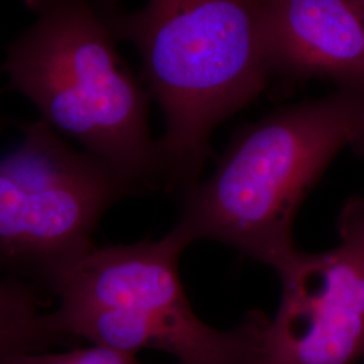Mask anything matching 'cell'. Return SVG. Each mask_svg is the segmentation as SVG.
<instances>
[{"mask_svg": "<svg viewBox=\"0 0 364 364\" xmlns=\"http://www.w3.org/2000/svg\"><path fill=\"white\" fill-rule=\"evenodd\" d=\"M96 1L115 38L141 57L146 88L165 119L164 185L185 192L198 182L213 130L251 103L275 70L267 0H147L132 13L117 0Z\"/></svg>", "mask_w": 364, "mask_h": 364, "instance_id": "6da1fadb", "label": "cell"}, {"mask_svg": "<svg viewBox=\"0 0 364 364\" xmlns=\"http://www.w3.org/2000/svg\"><path fill=\"white\" fill-rule=\"evenodd\" d=\"M364 134L353 92L291 105L242 131L216 169L182 195L174 228L189 246L218 242L277 272L299 248L293 227L338 153Z\"/></svg>", "mask_w": 364, "mask_h": 364, "instance_id": "7a4b0ae2", "label": "cell"}, {"mask_svg": "<svg viewBox=\"0 0 364 364\" xmlns=\"http://www.w3.org/2000/svg\"><path fill=\"white\" fill-rule=\"evenodd\" d=\"M34 23L1 70L42 120L144 189L165 183L147 123L149 91L117 52L96 0H23Z\"/></svg>", "mask_w": 364, "mask_h": 364, "instance_id": "3957f363", "label": "cell"}, {"mask_svg": "<svg viewBox=\"0 0 364 364\" xmlns=\"http://www.w3.org/2000/svg\"><path fill=\"white\" fill-rule=\"evenodd\" d=\"M188 247L174 227L156 240L96 246L55 289L50 326L70 341L134 355L156 350L177 364H257L267 317L250 313L230 329L204 323L180 278Z\"/></svg>", "mask_w": 364, "mask_h": 364, "instance_id": "277c9868", "label": "cell"}, {"mask_svg": "<svg viewBox=\"0 0 364 364\" xmlns=\"http://www.w3.org/2000/svg\"><path fill=\"white\" fill-rule=\"evenodd\" d=\"M19 129L21 142L0 158V277L53 296L96 247L105 212L144 189L42 119Z\"/></svg>", "mask_w": 364, "mask_h": 364, "instance_id": "5b68a950", "label": "cell"}, {"mask_svg": "<svg viewBox=\"0 0 364 364\" xmlns=\"http://www.w3.org/2000/svg\"><path fill=\"white\" fill-rule=\"evenodd\" d=\"M338 245L297 251L275 273L281 299L257 364H356L364 358V196L343 208Z\"/></svg>", "mask_w": 364, "mask_h": 364, "instance_id": "8992f818", "label": "cell"}, {"mask_svg": "<svg viewBox=\"0 0 364 364\" xmlns=\"http://www.w3.org/2000/svg\"><path fill=\"white\" fill-rule=\"evenodd\" d=\"M275 69L364 82V27L350 0H267Z\"/></svg>", "mask_w": 364, "mask_h": 364, "instance_id": "52a82bcc", "label": "cell"}, {"mask_svg": "<svg viewBox=\"0 0 364 364\" xmlns=\"http://www.w3.org/2000/svg\"><path fill=\"white\" fill-rule=\"evenodd\" d=\"M48 294L14 279H0V355L49 351L70 340L53 331Z\"/></svg>", "mask_w": 364, "mask_h": 364, "instance_id": "ba28073f", "label": "cell"}, {"mask_svg": "<svg viewBox=\"0 0 364 364\" xmlns=\"http://www.w3.org/2000/svg\"><path fill=\"white\" fill-rule=\"evenodd\" d=\"M138 355L95 346L69 351L13 352L0 355V364H144Z\"/></svg>", "mask_w": 364, "mask_h": 364, "instance_id": "9c48e42d", "label": "cell"}, {"mask_svg": "<svg viewBox=\"0 0 364 364\" xmlns=\"http://www.w3.org/2000/svg\"><path fill=\"white\" fill-rule=\"evenodd\" d=\"M355 13L358 14L360 22L364 27V0H350Z\"/></svg>", "mask_w": 364, "mask_h": 364, "instance_id": "30bf717a", "label": "cell"}, {"mask_svg": "<svg viewBox=\"0 0 364 364\" xmlns=\"http://www.w3.org/2000/svg\"><path fill=\"white\" fill-rule=\"evenodd\" d=\"M0 130H1V124H0Z\"/></svg>", "mask_w": 364, "mask_h": 364, "instance_id": "8fae6325", "label": "cell"}, {"mask_svg": "<svg viewBox=\"0 0 364 364\" xmlns=\"http://www.w3.org/2000/svg\"><path fill=\"white\" fill-rule=\"evenodd\" d=\"M363 364H364V358H363Z\"/></svg>", "mask_w": 364, "mask_h": 364, "instance_id": "7c38bea8", "label": "cell"}]
</instances>
